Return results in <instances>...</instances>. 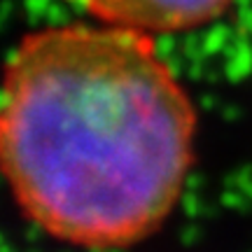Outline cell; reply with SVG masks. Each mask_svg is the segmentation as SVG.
<instances>
[{
    "instance_id": "obj_1",
    "label": "cell",
    "mask_w": 252,
    "mask_h": 252,
    "mask_svg": "<svg viewBox=\"0 0 252 252\" xmlns=\"http://www.w3.org/2000/svg\"><path fill=\"white\" fill-rule=\"evenodd\" d=\"M196 112L150 35L108 24L31 33L5 68L0 152L24 215L89 250L140 243L187 182Z\"/></svg>"
},
{
    "instance_id": "obj_2",
    "label": "cell",
    "mask_w": 252,
    "mask_h": 252,
    "mask_svg": "<svg viewBox=\"0 0 252 252\" xmlns=\"http://www.w3.org/2000/svg\"><path fill=\"white\" fill-rule=\"evenodd\" d=\"M94 21L143 35L182 33L215 21L234 0H68Z\"/></svg>"
}]
</instances>
